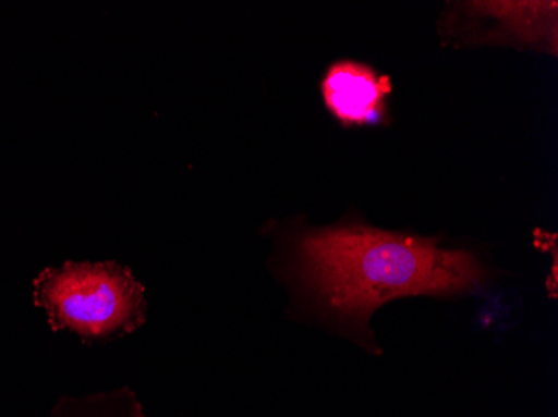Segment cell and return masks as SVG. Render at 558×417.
<instances>
[{
    "instance_id": "cell-3",
    "label": "cell",
    "mask_w": 558,
    "mask_h": 417,
    "mask_svg": "<svg viewBox=\"0 0 558 417\" xmlns=\"http://www.w3.org/2000/svg\"><path fill=\"white\" fill-rule=\"evenodd\" d=\"M390 93V79L360 62H335L322 79L326 108L347 127L381 124Z\"/></svg>"
},
{
    "instance_id": "cell-2",
    "label": "cell",
    "mask_w": 558,
    "mask_h": 417,
    "mask_svg": "<svg viewBox=\"0 0 558 417\" xmlns=\"http://www.w3.org/2000/svg\"><path fill=\"white\" fill-rule=\"evenodd\" d=\"M36 303L50 326L68 329L86 343L124 338L146 322L144 285L118 262H65L40 272Z\"/></svg>"
},
{
    "instance_id": "cell-1",
    "label": "cell",
    "mask_w": 558,
    "mask_h": 417,
    "mask_svg": "<svg viewBox=\"0 0 558 417\" xmlns=\"http://www.w3.org/2000/svg\"><path fill=\"white\" fill-rule=\"evenodd\" d=\"M287 274L322 315L363 339L384 304L472 293L487 272L475 254L438 240L343 224L291 232Z\"/></svg>"
},
{
    "instance_id": "cell-4",
    "label": "cell",
    "mask_w": 558,
    "mask_h": 417,
    "mask_svg": "<svg viewBox=\"0 0 558 417\" xmlns=\"http://www.w3.org/2000/svg\"><path fill=\"white\" fill-rule=\"evenodd\" d=\"M62 417H147L136 394L130 389L114 393L96 394L83 400H69L62 404Z\"/></svg>"
}]
</instances>
